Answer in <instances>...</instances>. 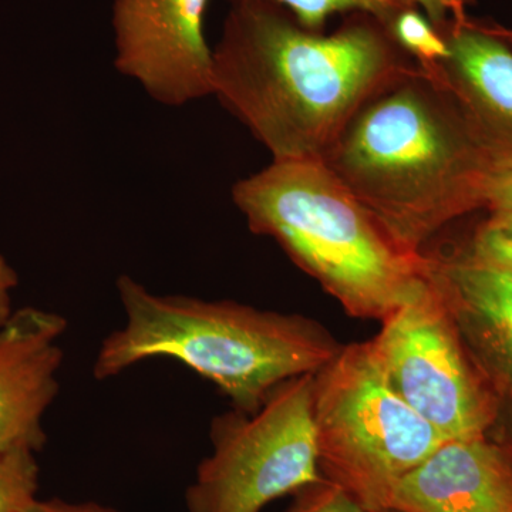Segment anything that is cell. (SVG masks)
Here are the masks:
<instances>
[{
    "label": "cell",
    "instance_id": "obj_6",
    "mask_svg": "<svg viewBox=\"0 0 512 512\" xmlns=\"http://www.w3.org/2000/svg\"><path fill=\"white\" fill-rule=\"evenodd\" d=\"M315 375L282 383L258 412L232 409L211 421L212 450L185 493L188 512H262L325 480L313 426Z\"/></svg>",
    "mask_w": 512,
    "mask_h": 512
},
{
    "label": "cell",
    "instance_id": "obj_18",
    "mask_svg": "<svg viewBox=\"0 0 512 512\" xmlns=\"http://www.w3.org/2000/svg\"><path fill=\"white\" fill-rule=\"evenodd\" d=\"M423 10L437 32H443L450 25L464 22L468 0H407Z\"/></svg>",
    "mask_w": 512,
    "mask_h": 512
},
{
    "label": "cell",
    "instance_id": "obj_10",
    "mask_svg": "<svg viewBox=\"0 0 512 512\" xmlns=\"http://www.w3.org/2000/svg\"><path fill=\"white\" fill-rule=\"evenodd\" d=\"M440 35L448 56L419 66L443 87L495 168H512V52L500 33L464 22Z\"/></svg>",
    "mask_w": 512,
    "mask_h": 512
},
{
    "label": "cell",
    "instance_id": "obj_16",
    "mask_svg": "<svg viewBox=\"0 0 512 512\" xmlns=\"http://www.w3.org/2000/svg\"><path fill=\"white\" fill-rule=\"evenodd\" d=\"M286 512H369L338 484L329 480L306 485Z\"/></svg>",
    "mask_w": 512,
    "mask_h": 512
},
{
    "label": "cell",
    "instance_id": "obj_4",
    "mask_svg": "<svg viewBox=\"0 0 512 512\" xmlns=\"http://www.w3.org/2000/svg\"><path fill=\"white\" fill-rule=\"evenodd\" d=\"M232 201L352 318L382 322L429 284L430 255L394 241L323 161L272 160L235 183Z\"/></svg>",
    "mask_w": 512,
    "mask_h": 512
},
{
    "label": "cell",
    "instance_id": "obj_21",
    "mask_svg": "<svg viewBox=\"0 0 512 512\" xmlns=\"http://www.w3.org/2000/svg\"><path fill=\"white\" fill-rule=\"evenodd\" d=\"M25 512H120L97 503H67L62 500L33 501Z\"/></svg>",
    "mask_w": 512,
    "mask_h": 512
},
{
    "label": "cell",
    "instance_id": "obj_19",
    "mask_svg": "<svg viewBox=\"0 0 512 512\" xmlns=\"http://www.w3.org/2000/svg\"><path fill=\"white\" fill-rule=\"evenodd\" d=\"M484 205L493 211L512 210V168H493L485 180Z\"/></svg>",
    "mask_w": 512,
    "mask_h": 512
},
{
    "label": "cell",
    "instance_id": "obj_15",
    "mask_svg": "<svg viewBox=\"0 0 512 512\" xmlns=\"http://www.w3.org/2000/svg\"><path fill=\"white\" fill-rule=\"evenodd\" d=\"M390 33L397 45L420 66L439 63L448 56L446 40L416 6H409L397 15Z\"/></svg>",
    "mask_w": 512,
    "mask_h": 512
},
{
    "label": "cell",
    "instance_id": "obj_22",
    "mask_svg": "<svg viewBox=\"0 0 512 512\" xmlns=\"http://www.w3.org/2000/svg\"><path fill=\"white\" fill-rule=\"evenodd\" d=\"M494 217L491 218L490 224L494 227L503 229V231L512 232V210L493 211Z\"/></svg>",
    "mask_w": 512,
    "mask_h": 512
},
{
    "label": "cell",
    "instance_id": "obj_14",
    "mask_svg": "<svg viewBox=\"0 0 512 512\" xmlns=\"http://www.w3.org/2000/svg\"><path fill=\"white\" fill-rule=\"evenodd\" d=\"M39 466L35 453L15 450L0 454V512H25L36 500Z\"/></svg>",
    "mask_w": 512,
    "mask_h": 512
},
{
    "label": "cell",
    "instance_id": "obj_2",
    "mask_svg": "<svg viewBox=\"0 0 512 512\" xmlns=\"http://www.w3.org/2000/svg\"><path fill=\"white\" fill-rule=\"evenodd\" d=\"M409 251L484 205L494 164L450 94L417 64L349 121L322 158Z\"/></svg>",
    "mask_w": 512,
    "mask_h": 512
},
{
    "label": "cell",
    "instance_id": "obj_11",
    "mask_svg": "<svg viewBox=\"0 0 512 512\" xmlns=\"http://www.w3.org/2000/svg\"><path fill=\"white\" fill-rule=\"evenodd\" d=\"M389 510L512 512V461L484 436L448 440L394 485Z\"/></svg>",
    "mask_w": 512,
    "mask_h": 512
},
{
    "label": "cell",
    "instance_id": "obj_12",
    "mask_svg": "<svg viewBox=\"0 0 512 512\" xmlns=\"http://www.w3.org/2000/svg\"><path fill=\"white\" fill-rule=\"evenodd\" d=\"M431 256L430 278L464 343L512 397V269L470 255Z\"/></svg>",
    "mask_w": 512,
    "mask_h": 512
},
{
    "label": "cell",
    "instance_id": "obj_8",
    "mask_svg": "<svg viewBox=\"0 0 512 512\" xmlns=\"http://www.w3.org/2000/svg\"><path fill=\"white\" fill-rule=\"evenodd\" d=\"M211 0H113L114 66L151 100L183 107L212 96Z\"/></svg>",
    "mask_w": 512,
    "mask_h": 512
},
{
    "label": "cell",
    "instance_id": "obj_9",
    "mask_svg": "<svg viewBox=\"0 0 512 512\" xmlns=\"http://www.w3.org/2000/svg\"><path fill=\"white\" fill-rule=\"evenodd\" d=\"M66 330L62 315L30 306L0 326V454L45 447L43 419L59 393Z\"/></svg>",
    "mask_w": 512,
    "mask_h": 512
},
{
    "label": "cell",
    "instance_id": "obj_20",
    "mask_svg": "<svg viewBox=\"0 0 512 512\" xmlns=\"http://www.w3.org/2000/svg\"><path fill=\"white\" fill-rule=\"evenodd\" d=\"M19 276L8 259L0 254V326L8 322L12 313V293L18 288Z\"/></svg>",
    "mask_w": 512,
    "mask_h": 512
},
{
    "label": "cell",
    "instance_id": "obj_5",
    "mask_svg": "<svg viewBox=\"0 0 512 512\" xmlns=\"http://www.w3.org/2000/svg\"><path fill=\"white\" fill-rule=\"evenodd\" d=\"M312 414L320 473L369 512L387 511L400 478L448 441L393 389L370 340L316 373Z\"/></svg>",
    "mask_w": 512,
    "mask_h": 512
},
{
    "label": "cell",
    "instance_id": "obj_13",
    "mask_svg": "<svg viewBox=\"0 0 512 512\" xmlns=\"http://www.w3.org/2000/svg\"><path fill=\"white\" fill-rule=\"evenodd\" d=\"M229 2H245V0H229ZM275 3L298 20L303 28L312 32H322L326 20L336 13H365L392 28L393 20L402 10L414 6L407 0H265Z\"/></svg>",
    "mask_w": 512,
    "mask_h": 512
},
{
    "label": "cell",
    "instance_id": "obj_23",
    "mask_svg": "<svg viewBox=\"0 0 512 512\" xmlns=\"http://www.w3.org/2000/svg\"><path fill=\"white\" fill-rule=\"evenodd\" d=\"M384 512H399V511L389 510V511H384Z\"/></svg>",
    "mask_w": 512,
    "mask_h": 512
},
{
    "label": "cell",
    "instance_id": "obj_7",
    "mask_svg": "<svg viewBox=\"0 0 512 512\" xmlns=\"http://www.w3.org/2000/svg\"><path fill=\"white\" fill-rule=\"evenodd\" d=\"M373 352L404 402L444 439L484 436L495 403L468 359L456 320L429 284L382 320Z\"/></svg>",
    "mask_w": 512,
    "mask_h": 512
},
{
    "label": "cell",
    "instance_id": "obj_3",
    "mask_svg": "<svg viewBox=\"0 0 512 512\" xmlns=\"http://www.w3.org/2000/svg\"><path fill=\"white\" fill-rule=\"evenodd\" d=\"M116 289L126 323L101 342L93 365L99 382L167 357L214 383L232 409L255 413L276 387L315 375L342 348L316 320L295 313L161 295L127 274Z\"/></svg>",
    "mask_w": 512,
    "mask_h": 512
},
{
    "label": "cell",
    "instance_id": "obj_17",
    "mask_svg": "<svg viewBox=\"0 0 512 512\" xmlns=\"http://www.w3.org/2000/svg\"><path fill=\"white\" fill-rule=\"evenodd\" d=\"M470 256L485 264L512 269V232L487 222L478 231Z\"/></svg>",
    "mask_w": 512,
    "mask_h": 512
},
{
    "label": "cell",
    "instance_id": "obj_1",
    "mask_svg": "<svg viewBox=\"0 0 512 512\" xmlns=\"http://www.w3.org/2000/svg\"><path fill=\"white\" fill-rule=\"evenodd\" d=\"M365 13L325 36L265 0L232 3L214 47L212 96L274 161L320 160L367 101L416 69Z\"/></svg>",
    "mask_w": 512,
    "mask_h": 512
}]
</instances>
